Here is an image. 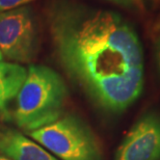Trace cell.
<instances>
[{
    "instance_id": "cell-7",
    "label": "cell",
    "mask_w": 160,
    "mask_h": 160,
    "mask_svg": "<svg viewBox=\"0 0 160 160\" xmlns=\"http://www.w3.org/2000/svg\"><path fill=\"white\" fill-rule=\"evenodd\" d=\"M27 76V69L17 62H0V111L6 112L9 101L17 97Z\"/></svg>"
},
{
    "instance_id": "cell-2",
    "label": "cell",
    "mask_w": 160,
    "mask_h": 160,
    "mask_svg": "<svg viewBox=\"0 0 160 160\" xmlns=\"http://www.w3.org/2000/svg\"><path fill=\"white\" fill-rule=\"evenodd\" d=\"M68 88L53 69L31 65L17 95L15 122L27 132L47 126L62 116Z\"/></svg>"
},
{
    "instance_id": "cell-12",
    "label": "cell",
    "mask_w": 160,
    "mask_h": 160,
    "mask_svg": "<svg viewBox=\"0 0 160 160\" xmlns=\"http://www.w3.org/2000/svg\"><path fill=\"white\" fill-rule=\"evenodd\" d=\"M4 58V57H3V55H2V53H1V51H0V62H1V60Z\"/></svg>"
},
{
    "instance_id": "cell-11",
    "label": "cell",
    "mask_w": 160,
    "mask_h": 160,
    "mask_svg": "<svg viewBox=\"0 0 160 160\" xmlns=\"http://www.w3.org/2000/svg\"><path fill=\"white\" fill-rule=\"evenodd\" d=\"M0 160H12V159H9V158H8V157H5L4 155L0 154Z\"/></svg>"
},
{
    "instance_id": "cell-4",
    "label": "cell",
    "mask_w": 160,
    "mask_h": 160,
    "mask_svg": "<svg viewBox=\"0 0 160 160\" xmlns=\"http://www.w3.org/2000/svg\"><path fill=\"white\" fill-rule=\"evenodd\" d=\"M39 31L29 6L0 12V51L16 62H29L39 50Z\"/></svg>"
},
{
    "instance_id": "cell-3",
    "label": "cell",
    "mask_w": 160,
    "mask_h": 160,
    "mask_svg": "<svg viewBox=\"0 0 160 160\" xmlns=\"http://www.w3.org/2000/svg\"><path fill=\"white\" fill-rule=\"evenodd\" d=\"M28 134L59 160H102L100 145L94 133L74 114L62 116Z\"/></svg>"
},
{
    "instance_id": "cell-6",
    "label": "cell",
    "mask_w": 160,
    "mask_h": 160,
    "mask_svg": "<svg viewBox=\"0 0 160 160\" xmlns=\"http://www.w3.org/2000/svg\"><path fill=\"white\" fill-rule=\"evenodd\" d=\"M0 154L12 160H59L39 142L15 129L0 131Z\"/></svg>"
},
{
    "instance_id": "cell-10",
    "label": "cell",
    "mask_w": 160,
    "mask_h": 160,
    "mask_svg": "<svg viewBox=\"0 0 160 160\" xmlns=\"http://www.w3.org/2000/svg\"><path fill=\"white\" fill-rule=\"evenodd\" d=\"M108 1H111L113 3H117V4H120V5H125V6H128V5H133L138 1V0H108Z\"/></svg>"
},
{
    "instance_id": "cell-5",
    "label": "cell",
    "mask_w": 160,
    "mask_h": 160,
    "mask_svg": "<svg viewBox=\"0 0 160 160\" xmlns=\"http://www.w3.org/2000/svg\"><path fill=\"white\" fill-rule=\"evenodd\" d=\"M160 118L154 112L133 125L117 150L116 160H159Z\"/></svg>"
},
{
    "instance_id": "cell-9",
    "label": "cell",
    "mask_w": 160,
    "mask_h": 160,
    "mask_svg": "<svg viewBox=\"0 0 160 160\" xmlns=\"http://www.w3.org/2000/svg\"><path fill=\"white\" fill-rule=\"evenodd\" d=\"M155 59H156V63H157L158 71L160 73V37L158 38L157 42H156V46H155Z\"/></svg>"
},
{
    "instance_id": "cell-1",
    "label": "cell",
    "mask_w": 160,
    "mask_h": 160,
    "mask_svg": "<svg viewBox=\"0 0 160 160\" xmlns=\"http://www.w3.org/2000/svg\"><path fill=\"white\" fill-rule=\"evenodd\" d=\"M60 63L98 106L121 112L143 88V52L122 16L107 9L59 2L48 15Z\"/></svg>"
},
{
    "instance_id": "cell-8",
    "label": "cell",
    "mask_w": 160,
    "mask_h": 160,
    "mask_svg": "<svg viewBox=\"0 0 160 160\" xmlns=\"http://www.w3.org/2000/svg\"><path fill=\"white\" fill-rule=\"evenodd\" d=\"M31 1L33 0H0V12L21 8Z\"/></svg>"
}]
</instances>
